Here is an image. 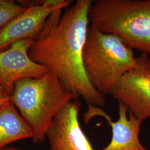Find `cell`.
<instances>
[{"mask_svg": "<svg viewBox=\"0 0 150 150\" xmlns=\"http://www.w3.org/2000/svg\"><path fill=\"white\" fill-rule=\"evenodd\" d=\"M92 0H77L66 8L55 11L28 51L30 58L47 67L64 88L88 106L102 107L106 96L88 80L82 62V52L90 22Z\"/></svg>", "mask_w": 150, "mask_h": 150, "instance_id": "cell-1", "label": "cell"}, {"mask_svg": "<svg viewBox=\"0 0 150 150\" xmlns=\"http://www.w3.org/2000/svg\"><path fill=\"white\" fill-rule=\"evenodd\" d=\"M75 99V95L49 71L40 78L17 81L10 100L32 129L33 141L38 144L46 140V132L56 115Z\"/></svg>", "mask_w": 150, "mask_h": 150, "instance_id": "cell-2", "label": "cell"}, {"mask_svg": "<svg viewBox=\"0 0 150 150\" xmlns=\"http://www.w3.org/2000/svg\"><path fill=\"white\" fill-rule=\"evenodd\" d=\"M82 62L91 85L106 96L136 66L137 57L134 50L117 36L101 32L90 24L83 49Z\"/></svg>", "mask_w": 150, "mask_h": 150, "instance_id": "cell-3", "label": "cell"}, {"mask_svg": "<svg viewBox=\"0 0 150 150\" xmlns=\"http://www.w3.org/2000/svg\"><path fill=\"white\" fill-rule=\"evenodd\" d=\"M88 18L100 31L150 56V0L93 1Z\"/></svg>", "mask_w": 150, "mask_h": 150, "instance_id": "cell-4", "label": "cell"}, {"mask_svg": "<svg viewBox=\"0 0 150 150\" xmlns=\"http://www.w3.org/2000/svg\"><path fill=\"white\" fill-rule=\"evenodd\" d=\"M20 4L26 10L0 29V51L9 48L17 41L35 40L45 26L50 17L55 11L67 8L72 3L70 0H44Z\"/></svg>", "mask_w": 150, "mask_h": 150, "instance_id": "cell-5", "label": "cell"}, {"mask_svg": "<svg viewBox=\"0 0 150 150\" xmlns=\"http://www.w3.org/2000/svg\"><path fill=\"white\" fill-rule=\"evenodd\" d=\"M149 59L145 54L137 57L136 66L123 76L110 93L142 122L150 117Z\"/></svg>", "mask_w": 150, "mask_h": 150, "instance_id": "cell-6", "label": "cell"}, {"mask_svg": "<svg viewBox=\"0 0 150 150\" xmlns=\"http://www.w3.org/2000/svg\"><path fill=\"white\" fill-rule=\"evenodd\" d=\"M81 107L75 99L56 115L46 134L49 150H94L79 122Z\"/></svg>", "mask_w": 150, "mask_h": 150, "instance_id": "cell-7", "label": "cell"}, {"mask_svg": "<svg viewBox=\"0 0 150 150\" xmlns=\"http://www.w3.org/2000/svg\"><path fill=\"white\" fill-rule=\"evenodd\" d=\"M33 41L21 40L0 51V86L10 96L17 81L25 78H40L50 71L30 58L28 51Z\"/></svg>", "mask_w": 150, "mask_h": 150, "instance_id": "cell-8", "label": "cell"}, {"mask_svg": "<svg viewBox=\"0 0 150 150\" xmlns=\"http://www.w3.org/2000/svg\"><path fill=\"white\" fill-rule=\"evenodd\" d=\"M118 104V118L116 121H113L101 107L94 106H88L87 111L84 115L86 122L93 117L101 116L111 126V139L106 147L100 150H148L139 139L142 121L129 112L124 105L121 103Z\"/></svg>", "mask_w": 150, "mask_h": 150, "instance_id": "cell-9", "label": "cell"}, {"mask_svg": "<svg viewBox=\"0 0 150 150\" xmlns=\"http://www.w3.org/2000/svg\"><path fill=\"white\" fill-rule=\"evenodd\" d=\"M33 137L32 129L11 100L0 106V150L17 141Z\"/></svg>", "mask_w": 150, "mask_h": 150, "instance_id": "cell-10", "label": "cell"}, {"mask_svg": "<svg viewBox=\"0 0 150 150\" xmlns=\"http://www.w3.org/2000/svg\"><path fill=\"white\" fill-rule=\"evenodd\" d=\"M26 8L14 1L0 0V28L4 27L12 19L23 12Z\"/></svg>", "mask_w": 150, "mask_h": 150, "instance_id": "cell-11", "label": "cell"}, {"mask_svg": "<svg viewBox=\"0 0 150 150\" xmlns=\"http://www.w3.org/2000/svg\"><path fill=\"white\" fill-rule=\"evenodd\" d=\"M11 96L0 86V106L10 101Z\"/></svg>", "mask_w": 150, "mask_h": 150, "instance_id": "cell-12", "label": "cell"}, {"mask_svg": "<svg viewBox=\"0 0 150 150\" xmlns=\"http://www.w3.org/2000/svg\"><path fill=\"white\" fill-rule=\"evenodd\" d=\"M0 150H24L20 148H18V147H12V146H8L5 147L2 149Z\"/></svg>", "mask_w": 150, "mask_h": 150, "instance_id": "cell-13", "label": "cell"}, {"mask_svg": "<svg viewBox=\"0 0 150 150\" xmlns=\"http://www.w3.org/2000/svg\"><path fill=\"white\" fill-rule=\"evenodd\" d=\"M149 60H150V59H149Z\"/></svg>", "mask_w": 150, "mask_h": 150, "instance_id": "cell-14", "label": "cell"}]
</instances>
